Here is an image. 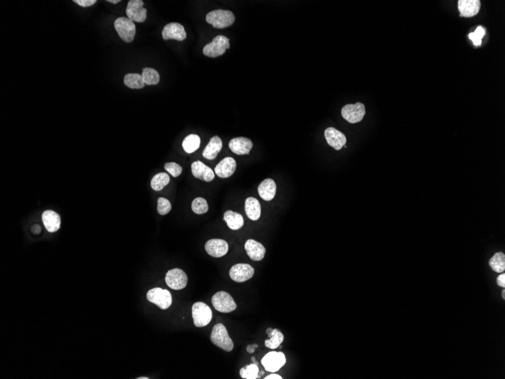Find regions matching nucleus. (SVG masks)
<instances>
[{
    "mask_svg": "<svg viewBox=\"0 0 505 379\" xmlns=\"http://www.w3.org/2000/svg\"><path fill=\"white\" fill-rule=\"evenodd\" d=\"M208 24L216 29H224L233 24L236 17L232 12L228 10H216L208 13L206 16Z\"/></svg>",
    "mask_w": 505,
    "mask_h": 379,
    "instance_id": "1",
    "label": "nucleus"
},
{
    "mask_svg": "<svg viewBox=\"0 0 505 379\" xmlns=\"http://www.w3.org/2000/svg\"><path fill=\"white\" fill-rule=\"evenodd\" d=\"M210 340L214 344L225 352H230L234 348V343L228 336L225 326L222 324H216L210 334Z\"/></svg>",
    "mask_w": 505,
    "mask_h": 379,
    "instance_id": "2",
    "label": "nucleus"
},
{
    "mask_svg": "<svg viewBox=\"0 0 505 379\" xmlns=\"http://www.w3.org/2000/svg\"><path fill=\"white\" fill-rule=\"evenodd\" d=\"M230 48V39L222 35H218L214 38L212 42L204 47L203 53L208 57L216 58L222 56Z\"/></svg>",
    "mask_w": 505,
    "mask_h": 379,
    "instance_id": "3",
    "label": "nucleus"
},
{
    "mask_svg": "<svg viewBox=\"0 0 505 379\" xmlns=\"http://www.w3.org/2000/svg\"><path fill=\"white\" fill-rule=\"evenodd\" d=\"M193 320L196 327L206 326L212 320V310L208 305L203 302H196L192 308Z\"/></svg>",
    "mask_w": 505,
    "mask_h": 379,
    "instance_id": "4",
    "label": "nucleus"
},
{
    "mask_svg": "<svg viewBox=\"0 0 505 379\" xmlns=\"http://www.w3.org/2000/svg\"><path fill=\"white\" fill-rule=\"evenodd\" d=\"M114 28L120 38L124 42L134 41L136 35V25L132 20L126 17L118 18L115 20Z\"/></svg>",
    "mask_w": 505,
    "mask_h": 379,
    "instance_id": "5",
    "label": "nucleus"
},
{
    "mask_svg": "<svg viewBox=\"0 0 505 379\" xmlns=\"http://www.w3.org/2000/svg\"><path fill=\"white\" fill-rule=\"evenodd\" d=\"M212 304L215 310L224 314L236 310L237 304L233 298L226 292H218L212 298Z\"/></svg>",
    "mask_w": 505,
    "mask_h": 379,
    "instance_id": "6",
    "label": "nucleus"
},
{
    "mask_svg": "<svg viewBox=\"0 0 505 379\" xmlns=\"http://www.w3.org/2000/svg\"><path fill=\"white\" fill-rule=\"evenodd\" d=\"M148 302L154 304L162 310H166L172 304V296L169 290L160 288L150 289L147 293Z\"/></svg>",
    "mask_w": 505,
    "mask_h": 379,
    "instance_id": "7",
    "label": "nucleus"
},
{
    "mask_svg": "<svg viewBox=\"0 0 505 379\" xmlns=\"http://www.w3.org/2000/svg\"><path fill=\"white\" fill-rule=\"evenodd\" d=\"M366 113V107L361 102L346 104L344 106L341 110V115L344 119L350 124H356L362 122Z\"/></svg>",
    "mask_w": 505,
    "mask_h": 379,
    "instance_id": "8",
    "label": "nucleus"
},
{
    "mask_svg": "<svg viewBox=\"0 0 505 379\" xmlns=\"http://www.w3.org/2000/svg\"><path fill=\"white\" fill-rule=\"evenodd\" d=\"M261 362L266 371L276 372L286 364V358L282 352H270L262 358Z\"/></svg>",
    "mask_w": 505,
    "mask_h": 379,
    "instance_id": "9",
    "label": "nucleus"
},
{
    "mask_svg": "<svg viewBox=\"0 0 505 379\" xmlns=\"http://www.w3.org/2000/svg\"><path fill=\"white\" fill-rule=\"evenodd\" d=\"M165 280L168 287L174 290H182L187 286L188 276L184 271L175 268L168 271Z\"/></svg>",
    "mask_w": 505,
    "mask_h": 379,
    "instance_id": "10",
    "label": "nucleus"
},
{
    "mask_svg": "<svg viewBox=\"0 0 505 379\" xmlns=\"http://www.w3.org/2000/svg\"><path fill=\"white\" fill-rule=\"evenodd\" d=\"M142 0H130L128 2L126 13L128 18L132 22H144L147 17V10L143 7Z\"/></svg>",
    "mask_w": 505,
    "mask_h": 379,
    "instance_id": "11",
    "label": "nucleus"
},
{
    "mask_svg": "<svg viewBox=\"0 0 505 379\" xmlns=\"http://www.w3.org/2000/svg\"><path fill=\"white\" fill-rule=\"evenodd\" d=\"M254 275V269L248 264H238L230 271V276L236 282H244L250 280Z\"/></svg>",
    "mask_w": 505,
    "mask_h": 379,
    "instance_id": "12",
    "label": "nucleus"
},
{
    "mask_svg": "<svg viewBox=\"0 0 505 379\" xmlns=\"http://www.w3.org/2000/svg\"><path fill=\"white\" fill-rule=\"evenodd\" d=\"M162 36L165 40H175L177 41H183L187 38V34L182 25L172 22L168 24L164 28Z\"/></svg>",
    "mask_w": 505,
    "mask_h": 379,
    "instance_id": "13",
    "label": "nucleus"
},
{
    "mask_svg": "<svg viewBox=\"0 0 505 379\" xmlns=\"http://www.w3.org/2000/svg\"><path fill=\"white\" fill-rule=\"evenodd\" d=\"M205 249L212 258H222L228 253V244L225 240L214 238L206 242Z\"/></svg>",
    "mask_w": 505,
    "mask_h": 379,
    "instance_id": "14",
    "label": "nucleus"
},
{
    "mask_svg": "<svg viewBox=\"0 0 505 379\" xmlns=\"http://www.w3.org/2000/svg\"><path fill=\"white\" fill-rule=\"evenodd\" d=\"M324 137L328 144L336 150H340L346 143V137L340 131L334 128H328L324 131Z\"/></svg>",
    "mask_w": 505,
    "mask_h": 379,
    "instance_id": "15",
    "label": "nucleus"
},
{
    "mask_svg": "<svg viewBox=\"0 0 505 379\" xmlns=\"http://www.w3.org/2000/svg\"><path fill=\"white\" fill-rule=\"evenodd\" d=\"M458 7L460 16L471 18L476 16L480 10L481 4L480 0H459Z\"/></svg>",
    "mask_w": 505,
    "mask_h": 379,
    "instance_id": "16",
    "label": "nucleus"
},
{
    "mask_svg": "<svg viewBox=\"0 0 505 379\" xmlns=\"http://www.w3.org/2000/svg\"><path fill=\"white\" fill-rule=\"evenodd\" d=\"M236 162L231 157L225 158L215 166L216 174L220 178H228L232 176L236 170Z\"/></svg>",
    "mask_w": 505,
    "mask_h": 379,
    "instance_id": "17",
    "label": "nucleus"
},
{
    "mask_svg": "<svg viewBox=\"0 0 505 379\" xmlns=\"http://www.w3.org/2000/svg\"><path fill=\"white\" fill-rule=\"evenodd\" d=\"M230 150L234 154L238 156L249 154L252 148V142L250 140L245 137H237L232 138L228 144Z\"/></svg>",
    "mask_w": 505,
    "mask_h": 379,
    "instance_id": "18",
    "label": "nucleus"
},
{
    "mask_svg": "<svg viewBox=\"0 0 505 379\" xmlns=\"http://www.w3.org/2000/svg\"><path fill=\"white\" fill-rule=\"evenodd\" d=\"M192 172L193 176L205 182H211L215 178L214 171L209 166L202 163L200 160L194 162L192 164Z\"/></svg>",
    "mask_w": 505,
    "mask_h": 379,
    "instance_id": "19",
    "label": "nucleus"
},
{
    "mask_svg": "<svg viewBox=\"0 0 505 379\" xmlns=\"http://www.w3.org/2000/svg\"><path fill=\"white\" fill-rule=\"evenodd\" d=\"M244 248L248 256L252 260L260 261L265 256V247L255 240H248L245 243Z\"/></svg>",
    "mask_w": 505,
    "mask_h": 379,
    "instance_id": "20",
    "label": "nucleus"
},
{
    "mask_svg": "<svg viewBox=\"0 0 505 379\" xmlns=\"http://www.w3.org/2000/svg\"><path fill=\"white\" fill-rule=\"evenodd\" d=\"M42 220L46 228L50 232H56L60 228V218L56 212L46 210L42 214Z\"/></svg>",
    "mask_w": 505,
    "mask_h": 379,
    "instance_id": "21",
    "label": "nucleus"
},
{
    "mask_svg": "<svg viewBox=\"0 0 505 379\" xmlns=\"http://www.w3.org/2000/svg\"><path fill=\"white\" fill-rule=\"evenodd\" d=\"M222 148V142L220 137L215 136L210 140L203 152V156L208 160H214Z\"/></svg>",
    "mask_w": 505,
    "mask_h": 379,
    "instance_id": "22",
    "label": "nucleus"
},
{
    "mask_svg": "<svg viewBox=\"0 0 505 379\" xmlns=\"http://www.w3.org/2000/svg\"><path fill=\"white\" fill-rule=\"evenodd\" d=\"M245 213L251 220H258L261 215V206L259 200L255 198H248L245 200Z\"/></svg>",
    "mask_w": 505,
    "mask_h": 379,
    "instance_id": "23",
    "label": "nucleus"
},
{
    "mask_svg": "<svg viewBox=\"0 0 505 379\" xmlns=\"http://www.w3.org/2000/svg\"><path fill=\"white\" fill-rule=\"evenodd\" d=\"M258 192L264 200L270 202L274 198L276 194V184L272 179L262 181L258 187Z\"/></svg>",
    "mask_w": 505,
    "mask_h": 379,
    "instance_id": "24",
    "label": "nucleus"
},
{
    "mask_svg": "<svg viewBox=\"0 0 505 379\" xmlns=\"http://www.w3.org/2000/svg\"><path fill=\"white\" fill-rule=\"evenodd\" d=\"M224 220L226 222L228 228L232 230H240L244 224L243 216L232 210H227L224 214Z\"/></svg>",
    "mask_w": 505,
    "mask_h": 379,
    "instance_id": "25",
    "label": "nucleus"
},
{
    "mask_svg": "<svg viewBox=\"0 0 505 379\" xmlns=\"http://www.w3.org/2000/svg\"><path fill=\"white\" fill-rule=\"evenodd\" d=\"M200 144V138L196 134L187 136L182 142V148L186 152L191 154L198 150Z\"/></svg>",
    "mask_w": 505,
    "mask_h": 379,
    "instance_id": "26",
    "label": "nucleus"
},
{
    "mask_svg": "<svg viewBox=\"0 0 505 379\" xmlns=\"http://www.w3.org/2000/svg\"><path fill=\"white\" fill-rule=\"evenodd\" d=\"M124 84L130 89H142L144 84L142 76L138 74H128L124 76Z\"/></svg>",
    "mask_w": 505,
    "mask_h": 379,
    "instance_id": "27",
    "label": "nucleus"
},
{
    "mask_svg": "<svg viewBox=\"0 0 505 379\" xmlns=\"http://www.w3.org/2000/svg\"><path fill=\"white\" fill-rule=\"evenodd\" d=\"M170 182V176L166 172H159L154 176L150 186L154 191H160Z\"/></svg>",
    "mask_w": 505,
    "mask_h": 379,
    "instance_id": "28",
    "label": "nucleus"
},
{
    "mask_svg": "<svg viewBox=\"0 0 505 379\" xmlns=\"http://www.w3.org/2000/svg\"><path fill=\"white\" fill-rule=\"evenodd\" d=\"M490 265L493 271L503 272L505 270V255L503 252H498L490 259Z\"/></svg>",
    "mask_w": 505,
    "mask_h": 379,
    "instance_id": "29",
    "label": "nucleus"
},
{
    "mask_svg": "<svg viewBox=\"0 0 505 379\" xmlns=\"http://www.w3.org/2000/svg\"><path fill=\"white\" fill-rule=\"evenodd\" d=\"M142 76L146 85H156L160 81V75L158 72L150 68L143 69Z\"/></svg>",
    "mask_w": 505,
    "mask_h": 379,
    "instance_id": "30",
    "label": "nucleus"
},
{
    "mask_svg": "<svg viewBox=\"0 0 505 379\" xmlns=\"http://www.w3.org/2000/svg\"><path fill=\"white\" fill-rule=\"evenodd\" d=\"M270 337V339L265 340V345L266 348H270V349H276V348H279L284 338V334L277 328L273 330Z\"/></svg>",
    "mask_w": 505,
    "mask_h": 379,
    "instance_id": "31",
    "label": "nucleus"
},
{
    "mask_svg": "<svg viewBox=\"0 0 505 379\" xmlns=\"http://www.w3.org/2000/svg\"><path fill=\"white\" fill-rule=\"evenodd\" d=\"M258 374H259V367L255 364L246 366L240 370V376L242 378L256 379L258 378Z\"/></svg>",
    "mask_w": 505,
    "mask_h": 379,
    "instance_id": "32",
    "label": "nucleus"
},
{
    "mask_svg": "<svg viewBox=\"0 0 505 379\" xmlns=\"http://www.w3.org/2000/svg\"><path fill=\"white\" fill-rule=\"evenodd\" d=\"M192 208L196 214H204L208 212V202L203 198H196L192 204Z\"/></svg>",
    "mask_w": 505,
    "mask_h": 379,
    "instance_id": "33",
    "label": "nucleus"
},
{
    "mask_svg": "<svg viewBox=\"0 0 505 379\" xmlns=\"http://www.w3.org/2000/svg\"><path fill=\"white\" fill-rule=\"evenodd\" d=\"M485 30L482 28V26H479L474 32L470 34L468 36H469L470 40L474 42V45L478 46L482 44V39L485 35Z\"/></svg>",
    "mask_w": 505,
    "mask_h": 379,
    "instance_id": "34",
    "label": "nucleus"
},
{
    "mask_svg": "<svg viewBox=\"0 0 505 379\" xmlns=\"http://www.w3.org/2000/svg\"><path fill=\"white\" fill-rule=\"evenodd\" d=\"M171 204L164 198H159L158 200V212L159 214L166 215L171 210Z\"/></svg>",
    "mask_w": 505,
    "mask_h": 379,
    "instance_id": "35",
    "label": "nucleus"
},
{
    "mask_svg": "<svg viewBox=\"0 0 505 379\" xmlns=\"http://www.w3.org/2000/svg\"><path fill=\"white\" fill-rule=\"evenodd\" d=\"M164 168L174 178H178L180 174H182V166L180 164H178L175 163V162H170V163L165 164Z\"/></svg>",
    "mask_w": 505,
    "mask_h": 379,
    "instance_id": "36",
    "label": "nucleus"
},
{
    "mask_svg": "<svg viewBox=\"0 0 505 379\" xmlns=\"http://www.w3.org/2000/svg\"><path fill=\"white\" fill-rule=\"evenodd\" d=\"M74 2L82 7H90L96 2V0H74Z\"/></svg>",
    "mask_w": 505,
    "mask_h": 379,
    "instance_id": "37",
    "label": "nucleus"
},
{
    "mask_svg": "<svg viewBox=\"0 0 505 379\" xmlns=\"http://www.w3.org/2000/svg\"><path fill=\"white\" fill-rule=\"evenodd\" d=\"M497 283L500 287H505V274H502L498 277Z\"/></svg>",
    "mask_w": 505,
    "mask_h": 379,
    "instance_id": "38",
    "label": "nucleus"
},
{
    "mask_svg": "<svg viewBox=\"0 0 505 379\" xmlns=\"http://www.w3.org/2000/svg\"><path fill=\"white\" fill-rule=\"evenodd\" d=\"M282 378H282V376H279V374H270V376H266V377L265 378V379H282Z\"/></svg>",
    "mask_w": 505,
    "mask_h": 379,
    "instance_id": "39",
    "label": "nucleus"
},
{
    "mask_svg": "<svg viewBox=\"0 0 505 379\" xmlns=\"http://www.w3.org/2000/svg\"><path fill=\"white\" fill-rule=\"evenodd\" d=\"M255 349H256V348H255L254 345L250 344L248 345V348H246V352H248V353L249 354L254 353Z\"/></svg>",
    "mask_w": 505,
    "mask_h": 379,
    "instance_id": "40",
    "label": "nucleus"
},
{
    "mask_svg": "<svg viewBox=\"0 0 505 379\" xmlns=\"http://www.w3.org/2000/svg\"><path fill=\"white\" fill-rule=\"evenodd\" d=\"M108 2H110V4H118V2H120V0H108Z\"/></svg>",
    "mask_w": 505,
    "mask_h": 379,
    "instance_id": "41",
    "label": "nucleus"
},
{
    "mask_svg": "<svg viewBox=\"0 0 505 379\" xmlns=\"http://www.w3.org/2000/svg\"><path fill=\"white\" fill-rule=\"evenodd\" d=\"M272 331L273 330L272 328H268V330H266V333L267 334H268V336H270V334H271V333L272 332Z\"/></svg>",
    "mask_w": 505,
    "mask_h": 379,
    "instance_id": "42",
    "label": "nucleus"
},
{
    "mask_svg": "<svg viewBox=\"0 0 505 379\" xmlns=\"http://www.w3.org/2000/svg\"><path fill=\"white\" fill-rule=\"evenodd\" d=\"M251 360H252V364H256V365H258V362L256 361V358H251Z\"/></svg>",
    "mask_w": 505,
    "mask_h": 379,
    "instance_id": "43",
    "label": "nucleus"
},
{
    "mask_svg": "<svg viewBox=\"0 0 505 379\" xmlns=\"http://www.w3.org/2000/svg\"><path fill=\"white\" fill-rule=\"evenodd\" d=\"M502 298H503L504 299L505 298V290H504L503 292H502Z\"/></svg>",
    "mask_w": 505,
    "mask_h": 379,
    "instance_id": "44",
    "label": "nucleus"
},
{
    "mask_svg": "<svg viewBox=\"0 0 505 379\" xmlns=\"http://www.w3.org/2000/svg\"><path fill=\"white\" fill-rule=\"evenodd\" d=\"M138 378V379H148L149 378H147V377H140V378Z\"/></svg>",
    "mask_w": 505,
    "mask_h": 379,
    "instance_id": "45",
    "label": "nucleus"
},
{
    "mask_svg": "<svg viewBox=\"0 0 505 379\" xmlns=\"http://www.w3.org/2000/svg\"><path fill=\"white\" fill-rule=\"evenodd\" d=\"M254 345L255 348H258V344H254Z\"/></svg>",
    "mask_w": 505,
    "mask_h": 379,
    "instance_id": "46",
    "label": "nucleus"
}]
</instances>
